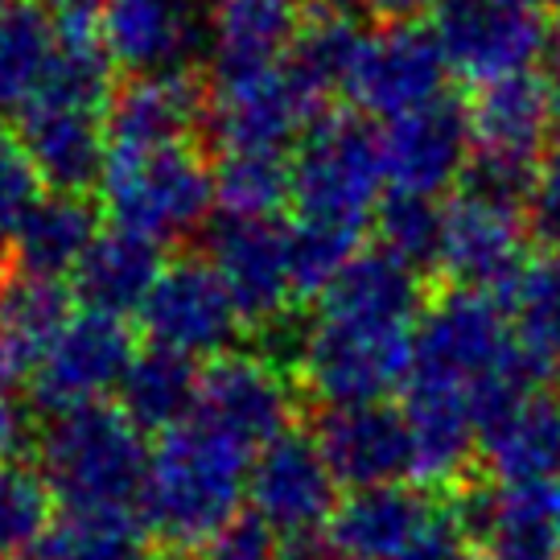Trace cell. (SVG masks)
Wrapping results in <instances>:
<instances>
[{
	"instance_id": "cell-1",
	"label": "cell",
	"mask_w": 560,
	"mask_h": 560,
	"mask_svg": "<svg viewBox=\"0 0 560 560\" xmlns=\"http://www.w3.org/2000/svg\"><path fill=\"white\" fill-rule=\"evenodd\" d=\"M540 371L524 354L511 317L490 293L454 289L424 305L412 330V371L404 387H441L474 404L478 429L532 396Z\"/></svg>"
},
{
	"instance_id": "cell-2",
	"label": "cell",
	"mask_w": 560,
	"mask_h": 560,
	"mask_svg": "<svg viewBox=\"0 0 560 560\" xmlns=\"http://www.w3.org/2000/svg\"><path fill=\"white\" fill-rule=\"evenodd\" d=\"M247 470L252 462L244 445L210 429L207 420H186L153 445L140 520L174 548L207 544L244 508Z\"/></svg>"
},
{
	"instance_id": "cell-3",
	"label": "cell",
	"mask_w": 560,
	"mask_h": 560,
	"mask_svg": "<svg viewBox=\"0 0 560 560\" xmlns=\"http://www.w3.org/2000/svg\"><path fill=\"white\" fill-rule=\"evenodd\" d=\"M149 457L144 433L107 404L58 412L37 438V470L62 508L140 511Z\"/></svg>"
},
{
	"instance_id": "cell-4",
	"label": "cell",
	"mask_w": 560,
	"mask_h": 560,
	"mask_svg": "<svg viewBox=\"0 0 560 560\" xmlns=\"http://www.w3.org/2000/svg\"><path fill=\"white\" fill-rule=\"evenodd\" d=\"M384 144L359 112H326L298 140L293 207L298 219L363 231L384 202Z\"/></svg>"
},
{
	"instance_id": "cell-5",
	"label": "cell",
	"mask_w": 560,
	"mask_h": 560,
	"mask_svg": "<svg viewBox=\"0 0 560 560\" xmlns=\"http://www.w3.org/2000/svg\"><path fill=\"white\" fill-rule=\"evenodd\" d=\"M100 207L112 228L170 244L207 223L214 207V170L190 144L144 153L112 149L100 177Z\"/></svg>"
},
{
	"instance_id": "cell-6",
	"label": "cell",
	"mask_w": 560,
	"mask_h": 560,
	"mask_svg": "<svg viewBox=\"0 0 560 560\" xmlns=\"http://www.w3.org/2000/svg\"><path fill=\"white\" fill-rule=\"evenodd\" d=\"M298 371L310 396H317L326 408L387 400L396 387L408 384L412 330L314 317V326H305L301 334Z\"/></svg>"
},
{
	"instance_id": "cell-7",
	"label": "cell",
	"mask_w": 560,
	"mask_h": 560,
	"mask_svg": "<svg viewBox=\"0 0 560 560\" xmlns=\"http://www.w3.org/2000/svg\"><path fill=\"white\" fill-rule=\"evenodd\" d=\"M326 536L338 560H420L462 532L450 515V499L392 482L350 490L334 508Z\"/></svg>"
},
{
	"instance_id": "cell-8",
	"label": "cell",
	"mask_w": 560,
	"mask_h": 560,
	"mask_svg": "<svg viewBox=\"0 0 560 560\" xmlns=\"http://www.w3.org/2000/svg\"><path fill=\"white\" fill-rule=\"evenodd\" d=\"M140 326L161 350H174L186 359H219L235 347L244 314L210 260H174L165 264V272L144 301Z\"/></svg>"
},
{
	"instance_id": "cell-9",
	"label": "cell",
	"mask_w": 560,
	"mask_h": 560,
	"mask_svg": "<svg viewBox=\"0 0 560 560\" xmlns=\"http://www.w3.org/2000/svg\"><path fill=\"white\" fill-rule=\"evenodd\" d=\"M433 34L450 74H462L478 88L511 74H532V62L548 54V30L540 18L499 0H441Z\"/></svg>"
},
{
	"instance_id": "cell-10",
	"label": "cell",
	"mask_w": 560,
	"mask_h": 560,
	"mask_svg": "<svg viewBox=\"0 0 560 560\" xmlns=\"http://www.w3.org/2000/svg\"><path fill=\"white\" fill-rule=\"evenodd\" d=\"M298 392L272 354L228 350L210 359L198 392V420L219 429L244 450H264L268 441L293 433Z\"/></svg>"
},
{
	"instance_id": "cell-11",
	"label": "cell",
	"mask_w": 560,
	"mask_h": 560,
	"mask_svg": "<svg viewBox=\"0 0 560 560\" xmlns=\"http://www.w3.org/2000/svg\"><path fill=\"white\" fill-rule=\"evenodd\" d=\"M445 79L450 62L441 54L438 34L417 21H400L368 34L347 95L368 116L400 120L408 112L445 100Z\"/></svg>"
},
{
	"instance_id": "cell-12",
	"label": "cell",
	"mask_w": 560,
	"mask_h": 560,
	"mask_svg": "<svg viewBox=\"0 0 560 560\" xmlns=\"http://www.w3.org/2000/svg\"><path fill=\"white\" fill-rule=\"evenodd\" d=\"M132 359H137V342H132L128 322L83 310L70 317L67 330L46 350L34 384H30L34 404L46 408L50 417L88 408V404H104L107 392L120 387Z\"/></svg>"
},
{
	"instance_id": "cell-13",
	"label": "cell",
	"mask_w": 560,
	"mask_h": 560,
	"mask_svg": "<svg viewBox=\"0 0 560 560\" xmlns=\"http://www.w3.org/2000/svg\"><path fill=\"white\" fill-rule=\"evenodd\" d=\"M210 4L214 0H104L95 34L132 79L186 70L194 54H207Z\"/></svg>"
},
{
	"instance_id": "cell-14",
	"label": "cell",
	"mask_w": 560,
	"mask_h": 560,
	"mask_svg": "<svg viewBox=\"0 0 560 560\" xmlns=\"http://www.w3.org/2000/svg\"><path fill=\"white\" fill-rule=\"evenodd\" d=\"M314 441L338 478V487L368 490L417 478L408 417L387 400L322 408Z\"/></svg>"
},
{
	"instance_id": "cell-15",
	"label": "cell",
	"mask_w": 560,
	"mask_h": 560,
	"mask_svg": "<svg viewBox=\"0 0 560 560\" xmlns=\"http://www.w3.org/2000/svg\"><path fill=\"white\" fill-rule=\"evenodd\" d=\"M247 499L277 536L322 532L338 508V478L326 466L317 441L293 429L252 457Z\"/></svg>"
},
{
	"instance_id": "cell-16",
	"label": "cell",
	"mask_w": 560,
	"mask_h": 560,
	"mask_svg": "<svg viewBox=\"0 0 560 560\" xmlns=\"http://www.w3.org/2000/svg\"><path fill=\"white\" fill-rule=\"evenodd\" d=\"M207 260L228 284L240 314L256 326H272L298 298L289 228L272 219H223L210 228Z\"/></svg>"
},
{
	"instance_id": "cell-17",
	"label": "cell",
	"mask_w": 560,
	"mask_h": 560,
	"mask_svg": "<svg viewBox=\"0 0 560 560\" xmlns=\"http://www.w3.org/2000/svg\"><path fill=\"white\" fill-rule=\"evenodd\" d=\"M317 104L298 88V79L284 67L214 83V100L207 107V128L223 153H284L305 128Z\"/></svg>"
},
{
	"instance_id": "cell-18",
	"label": "cell",
	"mask_w": 560,
	"mask_h": 560,
	"mask_svg": "<svg viewBox=\"0 0 560 560\" xmlns=\"http://www.w3.org/2000/svg\"><path fill=\"white\" fill-rule=\"evenodd\" d=\"M380 144H384L387 190L438 198L462 186L466 165L474 158L470 112L445 95L400 120H387Z\"/></svg>"
},
{
	"instance_id": "cell-19",
	"label": "cell",
	"mask_w": 560,
	"mask_h": 560,
	"mask_svg": "<svg viewBox=\"0 0 560 560\" xmlns=\"http://www.w3.org/2000/svg\"><path fill=\"white\" fill-rule=\"evenodd\" d=\"M524 264V228L515 210L478 202L470 194H457L445 207L438 268L454 280V289L508 298Z\"/></svg>"
},
{
	"instance_id": "cell-20",
	"label": "cell",
	"mask_w": 560,
	"mask_h": 560,
	"mask_svg": "<svg viewBox=\"0 0 560 560\" xmlns=\"http://www.w3.org/2000/svg\"><path fill=\"white\" fill-rule=\"evenodd\" d=\"M301 25L305 0H214L207 25V62L214 83L284 67Z\"/></svg>"
},
{
	"instance_id": "cell-21",
	"label": "cell",
	"mask_w": 560,
	"mask_h": 560,
	"mask_svg": "<svg viewBox=\"0 0 560 560\" xmlns=\"http://www.w3.org/2000/svg\"><path fill=\"white\" fill-rule=\"evenodd\" d=\"M18 137L50 190L88 194L100 186L112 158L104 112L91 107L34 100L18 116Z\"/></svg>"
},
{
	"instance_id": "cell-22",
	"label": "cell",
	"mask_w": 560,
	"mask_h": 560,
	"mask_svg": "<svg viewBox=\"0 0 560 560\" xmlns=\"http://www.w3.org/2000/svg\"><path fill=\"white\" fill-rule=\"evenodd\" d=\"M207 107L190 70L137 74L107 104V144L120 153L186 144L207 124Z\"/></svg>"
},
{
	"instance_id": "cell-23",
	"label": "cell",
	"mask_w": 560,
	"mask_h": 560,
	"mask_svg": "<svg viewBox=\"0 0 560 560\" xmlns=\"http://www.w3.org/2000/svg\"><path fill=\"white\" fill-rule=\"evenodd\" d=\"M74 317V293L62 280L13 272L0 280V392L34 384L54 338Z\"/></svg>"
},
{
	"instance_id": "cell-24",
	"label": "cell",
	"mask_w": 560,
	"mask_h": 560,
	"mask_svg": "<svg viewBox=\"0 0 560 560\" xmlns=\"http://www.w3.org/2000/svg\"><path fill=\"white\" fill-rule=\"evenodd\" d=\"M424 314L420 272L387 247L359 252L322 293L317 317L354 322V326H384V330H412Z\"/></svg>"
},
{
	"instance_id": "cell-25",
	"label": "cell",
	"mask_w": 560,
	"mask_h": 560,
	"mask_svg": "<svg viewBox=\"0 0 560 560\" xmlns=\"http://www.w3.org/2000/svg\"><path fill=\"white\" fill-rule=\"evenodd\" d=\"M95 240H100V210L88 194H42L37 207L25 214V223L9 240L13 272L67 280L88 260Z\"/></svg>"
},
{
	"instance_id": "cell-26",
	"label": "cell",
	"mask_w": 560,
	"mask_h": 560,
	"mask_svg": "<svg viewBox=\"0 0 560 560\" xmlns=\"http://www.w3.org/2000/svg\"><path fill=\"white\" fill-rule=\"evenodd\" d=\"M478 450L503 487H557L560 478V400L524 396L482 429Z\"/></svg>"
},
{
	"instance_id": "cell-27",
	"label": "cell",
	"mask_w": 560,
	"mask_h": 560,
	"mask_svg": "<svg viewBox=\"0 0 560 560\" xmlns=\"http://www.w3.org/2000/svg\"><path fill=\"white\" fill-rule=\"evenodd\" d=\"M470 112V132L478 153H499V158L540 161L548 140H552V95L548 83L536 74H511L499 83L478 88Z\"/></svg>"
},
{
	"instance_id": "cell-28",
	"label": "cell",
	"mask_w": 560,
	"mask_h": 560,
	"mask_svg": "<svg viewBox=\"0 0 560 560\" xmlns=\"http://www.w3.org/2000/svg\"><path fill=\"white\" fill-rule=\"evenodd\" d=\"M161 272H165L161 244L120 228L100 231L88 260L74 272V298L83 301V310H95V314H140Z\"/></svg>"
},
{
	"instance_id": "cell-29",
	"label": "cell",
	"mask_w": 560,
	"mask_h": 560,
	"mask_svg": "<svg viewBox=\"0 0 560 560\" xmlns=\"http://www.w3.org/2000/svg\"><path fill=\"white\" fill-rule=\"evenodd\" d=\"M408 392V433L417 454V478L429 487H454L470 470V457L478 454V417L474 404L457 392L441 387H404Z\"/></svg>"
},
{
	"instance_id": "cell-30",
	"label": "cell",
	"mask_w": 560,
	"mask_h": 560,
	"mask_svg": "<svg viewBox=\"0 0 560 560\" xmlns=\"http://www.w3.org/2000/svg\"><path fill=\"white\" fill-rule=\"evenodd\" d=\"M198 392H202V371L194 368V359L149 347L137 350V359L124 371L116 408L140 433H170L198 417Z\"/></svg>"
},
{
	"instance_id": "cell-31",
	"label": "cell",
	"mask_w": 560,
	"mask_h": 560,
	"mask_svg": "<svg viewBox=\"0 0 560 560\" xmlns=\"http://www.w3.org/2000/svg\"><path fill=\"white\" fill-rule=\"evenodd\" d=\"M363 25L354 21V13L342 9H314L305 25H301L293 50L284 58V70L298 79V88L322 104L326 95L350 88V74L359 67L363 54Z\"/></svg>"
},
{
	"instance_id": "cell-32",
	"label": "cell",
	"mask_w": 560,
	"mask_h": 560,
	"mask_svg": "<svg viewBox=\"0 0 560 560\" xmlns=\"http://www.w3.org/2000/svg\"><path fill=\"white\" fill-rule=\"evenodd\" d=\"M54 46H58V25L42 13V4L18 0L13 9L0 13V120H18L34 104Z\"/></svg>"
},
{
	"instance_id": "cell-33",
	"label": "cell",
	"mask_w": 560,
	"mask_h": 560,
	"mask_svg": "<svg viewBox=\"0 0 560 560\" xmlns=\"http://www.w3.org/2000/svg\"><path fill=\"white\" fill-rule=\"evenodd\" d=\"M34 560H149V527L140 511L62 508Z\"/></svg>"
},
{
	"instance_id": "cell-34",
	"label": "cell",
	"mask_w": 560,
	"mask_h": 560,
	"mask_svg": "<svg viewBox=\"0 0 560 560\" xmlns=\"http://www.w3.org/2000/svg\"><path fill=\"white\" fill-rule=\"evenodd\" d=\"M482 560H560L557 487H503Z\"/></svg>"
},
{
	"instance_id": "cell-35",
	"label": "cell",
	"mask_w": 560,
	"mask_h": 560,
	"mask_svg": "<svg viewBox=\"0 0 560 560\" xmlns=\"http://www.w3.org/2000/svg\"><path fill=\"white\" fill-rule=\"evenodd\" d=\"M508 317L536 371L560 363V252H544L524 264L508 289Z\"/></svg>"
},
{
	"instance_id": "cell-36",
	"label": "cell",
	"mask_w": 560,
	"mask_h": 560,
	"mask_svg": "<svg viewBox=\"0 0 560 560\" xmlns=\"http://www.w3.org/2000/svg\"><path fill=\"white\" fill-rule=\"evenodd\" d=\"M293 202V161L284 153H223L214 165V207L228 219H272Z\"/></svg>"
},
{
	"instance_id": "cell-37",
	"label": "cell",
	"mask_w": 560,
	"mask_h": 560,
	"mask_svg": "<svg viewBox=\"0 0 560 560\" xmlns=\"http://www.w3.org/2000/svg\"><path fill=\"white\" fill-rule=\"evenodd\" d=\"M371 223H375L380 247H387L392 256H400L404 264H412L417 272L438 268L441 228H445V207H441L438 198L387 190L384 202L375 207V219H371Z\"/></svg>"
},
{
	"instance_id": "cell-38",
	"label": "cell",
	"mask_w": 560,
	"mask_h": 560,
	"mask_svg": "<svg viewBox=\"0 0 560 560\" xmlns=\"http://www.w3.org/2000/svg\"><path fill=\"white\" fill-rule=\"evenodd\" d=\"M50 487L42 470H30L21 462L0 466V560H21L37 552L42 536L50 532Z\"/></svg>"
},
{
	"instance_id": "cell-39",
	"label": "cell",
	"mask_w": 560,
	"mask_h": 560,
	"mask_svg": "<svg viewBox=\"0 0 560 560\" xmlns=\"http://www.w3.org/2000/svg\"><path fill=\"white\" fill-rule=\"evenodd\" d=\"M359 235L363 231L330 228V223H310L298 219L289 228V252H293V280H298V298L326 293L338 272L359 256Z\"/></svg>"
},
{
	"instance_id": "cell-40",
	"label": "cell",
	"mask_w": 560,
	"mask_h": 560,
	"mask_svg": "<svg viewBox=\"0 0 560 560\" xmlns=\"http://www.w3.org/2000/svg\"><path fill=\"white\" fill-rule=\"evenodd\" d=\"M536 174H540V161L499 158V153H478L474 149L466 177H462V194H470L478 202H490V207L524 214L532 186H536Z\"/></svg>"
},
{
	"instance_id": "cell-41",
	"label": "cell",
	"mask_w": 560,
	"mask_h": 560,
	"mask_svg": "<svg viewBox=\"0 0 560 560\" xmlns=\"http://www.w3.org/2000/svg\"><path fill=\"white\" fill-rule=\"evenodd\" d=\"M42 186L46 182H42L37 165L25 153L21 137L0 128V244H9L13 231L25 223V214L37 207Z\"/></svg>"
},
{
	"instance_id": "cell-42",
	"label": "cell",
	"mask_w": 560,
	"mask_h": 560,
	"mask_svg": "<svg viewBox=\"0 0 560 560\" xmlns=\"http://www.w3.org/2000/svg\"><path fill=\"white\" fill-rule=\"evenodd\" d=\"M524 228L548 252H560V132L548 140L540 158V174L524 207Z\"/></svg>"
},
{
	"instance_id": "cell-43",
	"label": "cell",
	"mask_w": 560,
	"mask_h": 560,
	"mask_svg": "<svg viewBox=\"0 0 560 560\" xmlns=\"http://www.w3.org/2000/svg\"><path fill=\"white\" fill-rule=\"evenodd\" d=\"M202 560H280V536L260 515H235L202 548Z\"/></svg>"
},
{
	"instance_id": "cell-44",
	"label": "cell",
	"mask_w": 560,
	"mask_h": 560,
	"mask_svg": "<svg viewBox=\"0 0 560 560\" xmlns=\"http://www.w3.org/2000/svg\"><path fill=\"white\" fill-rule=\"evenodd\" d=\"M314 9H342V13H363V18H375L384 25H400V21L438 13L441 0H314Z\"/></svg>"
},
{
	"instance_id": "cell-45",
	"label": "cell",
	"mask_w": 560,
	"mask_h": 560,
	"mask_svg": "<svg viewBox=\"0 0 560 560\" xmlns=\"http://www.w3.org/2000/svg\"><path fill=\"white\" fill-rule=\"evenodd\" d=\"M25 438H30V424H25L21 404L13 400V392H0V466L18 462V454L25 450Z\"/></svg>"
},
{
	"instance_id": "cell-46",
	"label": "cell",
	"mask_w": 560,
	"mask_h": 560,
	"mask_svg": "<svg viewBox=\"0 0 560 560\" xmlns=\"http://www.w3.org/2000/svg\"><path fill=\"white\" fill-rule=\"evenodd\" d=\"M58 30H95L104 0H34Z\"/></svg>"
},
{
	"instance_id": "cell-47",
	"label": "cell",
	"mask_w": 560,
	"mask_h": 560,
	"mask_svg": "<svg viewBox=\"0 0 560 560\" xmlns=\"http://www.w3.org/2000/svg\"><path fill=\"white\" fill-rule=\"evenodd\" d=\"M548 95H552V107H557L560 116V25L552 30V37H548Z\"/></svg>"
},
{
	"instance_id": "cell-48",
	"label": "cell",
	"mask_w": 560,
	"mask_h": 560,
	"mask_svg": "<svg viewBox=\"0 0 560 560\" xmlns=\"http://www.w3.org/2000/svg\"><path fill=\"white\" fill-rule=\"evenodd\" d=\"M149 560H194V557H186L182 548H165V552H158V557H149Z\"/></svg>"
},
{
	"instance_id": "cell-49",
	"label": "cell",
	"mask_w": 560,
	"mask_h": 560,
	"mask_svg": "<svg viewBox=\"0 0 560 560\" xmlns=\"http://www.w3.org/2000/svg\"><path fill=\"white\" fill-rule=\"evenodd\" d=\"M499 4H511V9H532V13H536V4H540V0H499Z\"/></svg>"
},
{
	"instance_id": "cell-50",
	"label": "cell",
	"mask_w": 560,
	"mask_h": 560,
	"mask_svg": "<svg viewBox=\"0 0 560 560\" xmlns=\"http://www.w3.org/2000/svg\"><path fill=\"white\" fill-rule=\"evenodd\" d=\"M13 4H18V0H0V13H4V9H13Z\"/></svg>"
},
{
	"instance_id": "cell-51",
	"label": "cell",
	"mask_w": 560,
	"mask_h": 560,
	"mask_svg": "<svg viewBox=\"0 0 560 560\" xmlns=\"http://www.w3.org/2000/svg\"><path fill=\"white\" fill-rule=\"evenodd\" d=\"M557 532H560V487H557Z\"/></svg>"
},
{
	"instance_id": "cell-52",
	"label": "cell",
	"mask_w": 560,
	"mask_h": 560,
	"mask_svg": "<svg viewBox=\"0 0 560 560\" xmlns=\"http://www.w3.org/2000/svg\"><path fill=\"white\" fill-rule=\"evenodd\" d=\"M557 384H560V363H557Z\"/></svg>"
},
{
	"instance_id": "cell-53",
	"label": "cell",
	"mask_w": 560,
	"mask_h": 560,
	"mask_svg": "<svg viewBox=\"0 0 560 560\" xmlns=\"http://www.w3.org/2000/svg\"><path fill=\"white\" fill-rule=\"evenodd\" d=\"M557 4H560V0H557Z\"/></svg>"
}]
</instances>
